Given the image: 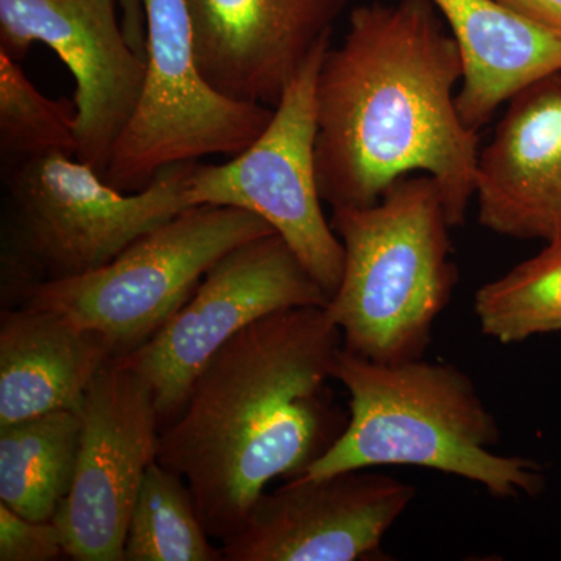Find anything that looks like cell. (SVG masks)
Segmentation results:
<instances>
[{"instance_id":"obj_1","label":"cell","mask_w":561,"mask_h":561,"mask_svg":"<svg viewBox=\"0 0 561 561\" xmlns=\"http://www.w3.org/2000/svg\"><path fill=\"white\" fill-rule=\"evenodd\" d=\"M459 46L432 0L367 3L351 11L341 46L316 84L317 183L337 208L379 202L394 181L426 173L453 228L474 201L479 133L461 121Z\"/></svg>"},{"instance_id":"obj_2","label":"cell","mask_w":561,"mask_h":561,"mask_svg":"<svg viewBox=\"0 0 561 561\" xmlns=\"http://www.w3.org/2000/svg\"><path fill=\"white\" fill-rule=\"evenodd\" d=\"M342 334L321 306L271 313L206 364L161 427L162 467L190 485L209 537L227 541L268 483L305 474L345 431L330 389Z\"/></svg>"},{"instance_id":"obj_3","label":"cell","mask_w":561,"mask_h":561,"mask_svg":"<svg viewBox=\"0 0 561 561\" xmlns=\"http://www.w3.org/2000/svg\"><path fill=\"white\" fill-rule=\"evenodd\" d=\"M334 379L350 394L348 423L302 476L416 467L478 483L497 500L545 491L538 461L493 451L501 440L496 416L456 365L424 357L379 364L342 348Z\"/></svg>"},{"instance_id":"obj_4","label":"cell","mask_w":561,"mask_h":561,"mask_svg":"<svg viewBox=\"0 0 561 561\" xmlns=\"http://www.w3.org/2000/svg\"><path fill=\"white\" fill-rule=\"evenodd\" d=\"M331 227L343 273L324 309L343 348L379 364L424 357L459 284L437 181L402 176L375 205L332 209Z\"/></svg>"},{"instance_id":"obj_5","label":"cell","mask_w":561,"mask_h":561,"mask_svg":"<svg viewBox=\"0 0 561 561\" xmlns=\"http://www.w3.org/2000/svg\"><path fill=\"white\" fill-rule=\"evenodd\" d=\"M198 161L157 173L149 186L122 192L68 153L9 165L5 179L3 284L22 297L33 284L98 271L131 242L190 208Z\"/></svg>"},{"instance_id":"obj_6","label":"cell","mask_w":561,"mask_h":561,"mask_svg":"<svg viewBox=\"0 0 561 561\" xmlns=\"http://www.w3.org/2000/svg\"><path fill=\"white\" fill-rule=\"evenodd\" d=\"M275 232L232 206H190L131 242L98 271L33 284L21 306L47 309L101 331L125 356L186 305L209 268L236 247Z\"/></svg>"},{"instance_id":"obj_7","label":"cell","mask_w":561,"mask_h":561,"mask_svg":"<svg viewBox=\"0 0 561 561\" xmlns=\"http://www.w3.org/2000/svg\"><path fill=\"white\" fill-rule=\"evenodd\" d=\"M142 3L146 77L103 175L122 192L144 190L169 165L241 153L264 131L275 110L232 101L205 80L186 0Z\"/></svg>"},{"instance_id":"obj_8","label":"cell","mask_w":561,"mask_h":561,"mask_svg":"<svg viewBox=\"0 0 561 561\" xmlns=\"http://www.w3.org/2000/svg\"><path fill=\"white\" fill-rule=\"evenodd\" d=\"M330 46L324 41L312 51L247 149L225 164H197L190 202L262 217L331 298L342 279L343 247L321 208L316 168V84Z\"/></svg>"},{"instance_id":"obj_9","label":"cell","mask_w":561,"mask_h":561,"mask_svg":"<svg viewBox=\"0 0 561 561\" xmlns=\"http://www.w3.org/2000/svg\"><path fill=\"white\" fill-rule=\"evenodd\" d=\"M328 302L330 295L272 232L225 254L160 331L116 359L149 383L164 427L206 364L239 332L271 313Z\"/></svg>"},{"instance_id":"obj_10","label":"cell","mask_w":561,"mask_h":561,"mask_svg":"<svg viewBox=\"0 0 561 561\" xmlns=\"http://www.w3.org/2000/svg\"><path fill=\"white\" fill-rule=\"evenodd\" d=\"M68 496L54 518L66 556L124 561L133 505L158 456L160 416L149 383L113 357L87 391Z\"/></svg>"},{"instance_id":"obj_11","label":"cell","mask_w":561,"mask_h":561,"mask_svg":"<svg viewBox=\"0 0 561 561\" xmlns=\"http://www.w3.org/2000/svg\"><path fill=\"white\" fill-rule=\"evenodd\" d=\"M36 43L76 79L77 160L105 175L146 77L116 0H0V50L20 61Z\"/></svg>"},{"instance_id":"obj_12","label":"cell","mask_w":561,"mask_h":561,"mask_svg":"<svg viewBox=\"0 0 561 561\" xmlns=\"http://www.w3.org/2000/svg\"><path fill=\"white\" fill-rule=\"evenodd\" d=\"M415 496V486L383 472L298 476L257 497L221 542L224 560H386L383 538Z\"/></svg>"},{"instance_id":"obj_13","label":"cell","mask_w":561,"mask_h":561,"mask_svg":"<svg viewBox=\"0 0 561 561\" xmlns=\"http://www.w3.org/2000/svg\"><path fill=\"white\" fill-rule=\"evenodd\" d=\"M203 77L225 98L276 108L348 0H186Z\"/></svg>"},{"instance_id":"obj_14","label":"cell","mask_w":561,"mask_h":561,"mask_svg":"<svg viewBox=\"0 0 561 561\" xmlns=\"http://www.w3.org/2000/svg\"><path fill=\"white\" fill-rule=\"evenodd\" d=\"M478 220L485 230L561 243V72L518 92L476 169Z\"/></svg>"},{"instance_id":"obj_15","label":"cell","mask_w":561,"mask_h":561,"mask_svg":"<svg viewBox=\"0 0 561 561\" xmlns=\"http://www.w3.org/2000/svg\"><path fill=\"white\" fill-rule=\"evenodd\" d=\"M116 348L101 331L47 309L0 313V427L54 412H80Z\"/></svg>"},{"instance_id":"obj_16","label":"cell","mask_w":561,"mask_h":561,"mask_svg":"<svg viewBox=\"0 0 561 561\" xmlns=\"http://www.w3.org/2000/svg\"><path fill=\"white\" fill-rule=\"evenodd\" d=\"M453 33L463 62L457 110L481 130L502 103L561 72V32L541 27L496 0H432Z\"/></svg>"},{"instance_id":"obj_17","label":"cell","mask_w":561,"mask_h":561,"mask_svg":"<svg viewBox=\"0 0 561 561\" xmlns=\"http://www.w3.org/2000/svg\"><path fill=\"white\" fill-rule=\"evenodd\" d=\"M80 415L54 412L0 427V502L32 522H54L68 496Z\"/></svg>"},{"instance_id":"obj_18","label":"cell","mask_w":561,"mask_h":561,"mask_svg":"<svg viewBox=\"0 0 561 561\" xmlns=\"http://www.w3.org/2000/svg\"><path fill=\"white\" fill-rule=\"evenodd\" d=\"M124 561H224L190 485L158 460L146 471L133 505Z\"/></svg>"},{"instance_id":"obj_19","label":"cell","mask_w":561,"mask_h":561,"mask_svg":"<svg viewBox=\"0 0 561 561\" xmlns=\"http://www.w3.org/2000/svg\"><path fill=\"white\" fill-rule=\"evenodd\" d=\"M474 313L486 337L513 345L535 335L561 332V243L476 291Z\"/></svg>"},{"instance_id":"obj_20","label":"cell","mask_w":561,"mask_h":561,"mask_svg":"<svg viewBox=\"0 0 561 561\" xmlns=\"http://www.w3.org/2000/svg\"><path fill=\"white\" fill-rule=\"evenodd\" d=\"M76 102L36 90L20 61L0 50V151L7 164L68 153L77 157Z\"/></svg>"},{"instance_id":"obj_21","label":"cell","mask_w":561,"mask_h":561,"mask_svg":"<svg viewBox=\"0 0 561 561\" xmlns=\"http://www.w3.org/2000/svg\"><path fill=\"white\" fill-rule=\"evenodd\" d=\"M66 556L54 522H32L0 502V561H55Z\"/></svg>"},{"instance_id":"obj_22","label":"cell","mask_w":561,"mask_h":561,"mask_svg":"<svg viewBox=\"0 0 561 561\" xmlns=\"http://www.w3.org/2000/svg\"><path fill=\"white\" fill-rule=\"evenodd\" d=\"M505 9L541 27L561 32V0H496Z\"/></svg>"},{"instance_id":"obj_23","label":"cell","mask_w":561,"mask_h":561,"mask_svg":"<svg viewBox=\"0 0 561 561\" xmlns=\"http://www.w3.org/2000/svg\"><path fill=\"white\" fill-rule=\"evenodd\" d=\"M125 36L133 50L146 58V13L142 0H116Z\"/></svg>"}]
</instances>
